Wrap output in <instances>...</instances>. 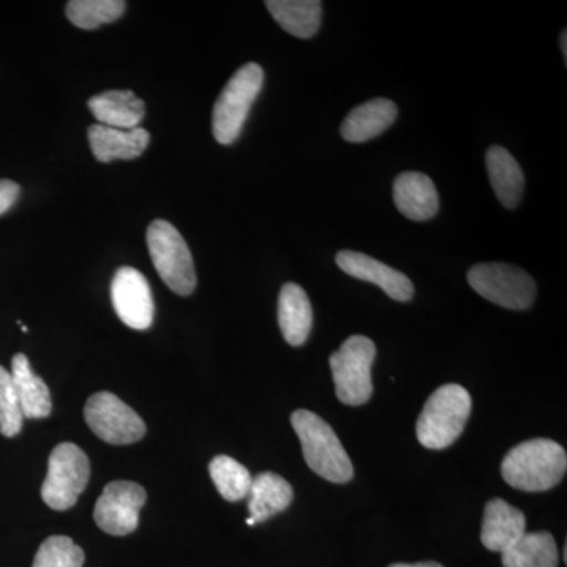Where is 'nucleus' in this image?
Segmentation results:
<instances>
[{"instance_id": "f257e3e1", "label": "nucleus", "mask_w": 567, "mask_h": 567, "mask_svg": "<svg viewBox=\"0 0 567 567\" xmlns=\"http://www.w3.org/2000/svg\"><path fill=\"white\" fill-rule=\"evenodd\" d=\"M565 447L554 440L535 439L514 446L503 458V480L524 492H546L566 475Z\"/></svg>"}, {"instance_id": "f03ea898", "label": "nucleus", "mask_w": 567, "mask_h": 567, "mask_svg": "<svg viewBox=\"0 0 567 567\" xmlns=\"http://www.w3.org/2000/svg\"><path fill=\"white\" fill-rule=\"evenodd\" d=\"M292 425L312 472L334 484L352 481V461L327 421L309 410H297L292 413Z\"/></svg>"}, {"instance_id": "7ed1b4c3", "label": "nucleus", "mask_w": 567, "mask_h": 567, "mask_svg": "<svg viewBox=\"0 0 567 567\" xmlns=\"http://www.w3.org/2000/svg\"><path fill=\"white\" fill-rule=\"evenodd\" d=\"M472 413V395L464 386L447 383L425 402L417 417V442L427 450H445L464 432Z\"/></svg>"}, {"instance_id": "20e7f679", "label": "nucleus", "mask_w": 567, "mask_h": 567, "mask_svg": "<svg viewBox=\"0 0 567 567\" xmlns=\"http://www.w3.org/2000/svg\"><path fill=\"white\" fill-rule=\"evenodd\" d=\"M264 70L259 63H246L230 78L213 107V136L223 145L234 144L244 130L254 102L262 91Z\"/></svg>"}, {"instance_id": "39448f33", "label": "nucleus", "mask_w": 567, "mask_h": 567, "mask_svg": "<svg viewBox=\"0 0 567 567\" xmlns=\"http://www.w3.org/2000/svg\"><path fill=\"white\" fill-rule=\"evenodd\" d=\"M147 246L153 267L164 284L182 297L192 295L197 284L192 251L173 224L164 219L153 221L147 229Z\"/></svg>"}, {"instance_id": "423d86ee", "label": "nucleus", "mask_w": 567, "mask_h": 567, "mask_svg": "<svg viewBox=\"0 0 567 567\" xmlns=\"http://www.w3.org/2000/svg\"><path fill=\"white\" fill-rule=\"evenodd\" d=\"M377 349L372 339L354 334L331 354L336 395L346 405H363L374 393L372 386V364Z\"/></svg>"}, {"instance_id": "0eeeda50", "label": "nucleus", "mask_w": 567, "mask_h": 567, "mask_svg": "<svg viewBox=\"0 0 567 567\" xmlns=\"http://www.w3.org/2000/svg\"><path fill=\"white\" fill-rule=\"evenodd\" d=\"M91 481V462L84 451L73 443H61L52 450L48 475L41 486V498L51 509L66 511Z\"/></svg>"}, {"instance_id": "6e6552de", "label": "nucleus", "mask_w": 567, "mask_h": 567, "mask_svg": "<svg viewBox=\"0 0 567 567\" xmlns=\"http://www.w3.org/2000/svg\"><path fill=\"white\" fill-rule=\"evenodd\" d=\"M468 284L481 297L502 308L525 311L535 303V279L513 265H475L468 271Z\"/></svg>"}, {"instance_id": "1a4fd4ad", "label": "nucleus", "mask_w": 567, "mask_h": 567, "mask_svg": "<svg viewBox=\"0 0 567 567\" xmlns=\"http://www.w3.org/2000/svg\"><path fill=\"white\" fill-rule=\"evenodd\" d=\"M84 416L93 434L111 445H132L145 435L142 417L122 399L107 391L89 399Z\"/></svg>"}, {"instance_id": "9d476101", "label": "nucleus", "mask_w": 567, "mask_h": 567, "mask_svg": "<svg viewBox=\"0 0 567 567\" xmlns=\"http://www.w3.org/2000/svg\"><path fill=\"white\" fill-rule=\"evenodd\" d=\"M147 502L144 487L132 481H114L104 487L95 505L96 525L111 536H126L140 525L142 507Z\"/></svg>"}, {"instance_id": "9b49d317", "label": "nucleus", "mask_w": 567, "mask_h": 567, "mask_svg": "<svg viewBox=\"0 0 567 567\" xmlns=\"http://www.w3.org/2000/svg\"><path fill=\"white\" fill-rule=\"evenodd\" d=\"M111 298L118 319L133 330H148L155 317L151 284L136 268L122 267L111 284Z\"/></svg>"}, {"instance_id": "f8f14e48", "label": "nucleus", "mask_w": 567, "mask_h": 567, "mask_svg": "<svg viewBox=\"0 0 567 567\" xmlns=\"http://www.w3.org/2000/svg\"><path fill=\"white\" fill-rule=\"evenodd\" d=\"M336 264L344 274L360 281L375 284L395 301H410L415 295L413 282L402 271L365 256L363 252L341 251L336 256Z\"/></svg>"}, {"instance_id": "ddd939ff", "label": "nucleus", "mask_w": 567, "mask_h": 567, "mask_svg": "<svg viewBox=\"0 0 567 567\" xmlns=\"http://www.w3.org/2000/svg\"><path fill=\"white\" fill-rule=\"evenodd\" d=\"M525 527L527 518L520 509L505 499H491L484 509L481 543L487 550L503 554L525 535Z\"/></svg>"}, {"instance_id": "4468645a", "label": "nucleus", "mask_w": 567, "mask_h": 567, "mask_svg": "<svg viewBox=\"0 0 567 567\" xmlns=\"http://www.w3.org/2000/svg\"><path fill=\"white\" fill-rule=\"evenodd\" d=\"M89 144L100 163H111L115 159L140 158L151 142L147 130H121L95 123L89 128Z\"/></svg>"}, {"instance_id": "2eb2a0df", "label": "nucleus", "mask_w": 567, "mask_h": 567, "mask_svg": "<svg viewBox=\"0 0 567 567\" xmlns=\"http://www.w3.org/2000/svg\"><path fill=\"white\" fill-rule=\"evenodd\" d=\"M395 207L412 221H429L439 213V193L434 182L421 173H404L394 181Z\"/></svg>"}, {"instance_id": "dca6fc26", "label": "nucleus", "mask_w": 567, "mask_h": 567, "mask_svg": "<svg viewBox=\"0 0 567 567\" xmlns=\"http://www.w3.org/2000/svg\"><path fill=\"white\" fill-rule=\"evenodd\" d=\"M312 320L311 301L303 287L284 284L278 301V322L284 339L292 347L303 346L311 334Z\"/></svg>"}, {"instance_id": "f3484780", "label": "nucleus", "mask_w": 567, "mask_h": 567, "mask_svg": "<svg viewBox=\"0 0 567 567\" xmlns=\"http://www.w3.org/2000/svg\"><path fill=\"white\" fill-rule=\"evenodd\" d=\"M398 118V106L386 99H375L354 107L341 126L342 137L350 144H363L390 128Z\"/></svg>"}, {"instance_id": "a211bd4d", "label": "nucleus", "mask_w": 567, "mask_h": 567, "mask_svg": "<svg viewBox=\"0 0 567 567\" xmlns=\"http://www.w3.org/2000/svg\"><path fill=\"white\" fill-rule=\"evenodd\" d=\"M11 380L22 409L29 420H41L51 415L50 388L32 371L31 361L24 353H17L11 360Z\"/></svg>"}, {"instance_id": "6ab92c4d", "label": "nucleus", "mask_w": 567, "mask_h": 567, "mask_svg": "<svg viewBox=\"0 0 567 567\" xmlns=\"http://www.w3.org/2000/svg\"><path fill=\"white\" fill-rule=\"evenodd\" d=\"M89 110L100 125L133 130L145 115V104L132 91H107L89 100Z\"/></svg>"}, {"instance_id": "aec40b11", "label": "nucleus", "mask_w": 567, "mask_h": 567, "mask_svg": "<svg viewBox=\"0 0 567 567\" xmlns=\"http://www.w3.org/2000/svg\"><path fill=\"white\" fill-rule=\"evenodd\" d=\"M487 173L496 199L503 207L514 210L522 200L525 175L516 158L506 148L494 145L486 155Z\"/></svg>"}, {"instance_id": "412c9836", "label": "nucleus", "mask_w": 567, "mask_h": 567, "mask_svg": "<svg viewBox=\"0 0 567 567\" xmlns=\"http://www.w3.org/2000/svg\"><path fill=\"white\" fill-rule=\"evenodd\" d=\"M293 499V488L276 473L265 472L252 477L248 494L249 517L254 524H262L268 518L282 513Z\"/></svg>"}, {"instance_id": "4be33fe9", "label": "nucleus", "mask_w": 567, "mask_h": 567, "mask_svg": "<svg viewBox=\"0 0 567 567\" xmlns=\"http://www.w3.org/2000/svg\"><path fill=\"white\" fill-rule=\"evenodd\" d=\"M265 6L284 31L297 39H312L322 24L319 0H268Z\"/></svg>"}, {"instance_id": "5701e85b", "label": "nucleus", "mask_w": 567, "mask_h": 567, "mask_svg": "<svg viewBox=\"0 0 567 567\" xmlns=\"http://www.w3.org/2000/svg\"><path fill=\"white\" fill-rule=\"evenodd\" d=\"M505 567H558V547L547 532L525 533L502 554Z\"/></svg>"}, {"instance_id": "b1692460", "label": "nucleus", "mask_w": 567, "mask_h": 567, "mask_svg": "<svg viewBox=\"0 0 567 567\" xmlns=\"http://www.w3.org/2000/svg\"><path fill=\"white\" fill-rule=\"evenodd\" d=\"M208 470L224 499L235 503L248 496L252 476L240 462L229 456H216L208 465Z\"/></svg>"}, {"instance_id": "393cba45", "label": "nucleus", "mask_w": 567, "mask_h": 567, "mask_svg": "<svg viewBox=\"0 0 567 567\" xmlns=\"http://www.w3.org/2000/svg\"><path fill=\"white\" fill-rule=\"evenodd\" d=\"M123 0H70L66 3V17L71 24L84 31H93L100 25L111 24L125 13Z\"/></svg>"}, {"instance_id": "a878e982", "label": "nucleus", "mask_w": 567, "mask_h": 567, "mask_svg": "<svg viewBox=\"0 0 567 567\" xmlns=\"http://www.w3.org/2000/svg\"><path fill=\"white\" fill-rule=\"evenodd\" d=\"M84 551L69 536H51L41 544L32 567H82Z\"/></svg>"}, {"instance_id": "bb28decb", "label": "nucleus", "mask_w": 567, "mask_h": 567, "mask_svg": "<svg viewBox=\"0 0 567 567\" xmlns=\"http://www.w3.org/2000/svg\"><path fill=\"white\" fill-rule=\"evenodd\" d=\"M24 423V415L17 390H14L11 374L3 365H0V434L3 436H17Z\"/></svg>"}, {"instance_id": "cd10ccee", "label": "nucleus", "mask_w": 567, "mask_h": 567, "mask_svg": "<svg viewBox=\"0 0 567 567\" xmlns=\"http://www.w3.org/2000/svg\"><path fill=\"white\" fill-rule=\"evenodd\" d=\"M20 186L11 181H0V215L10 210L20 197Z\"/></svg>"}, {"instance_id": "c85d7f7f", "label": "nucleus", "mask_w": 567, "mask_h": 567, "mask_svg": "<svg viewBox=\"0 0 567 567\" xmlns=\"http://www.w3.org/2000/svg\"><path fill=\"white\" fill-rule=\"evenodd\" d=\"M388 567H445L440 565V563L435 561H425V563H413V565H406V563H395V565H391Z\"/></svg>"}, {"instance_id": "c756f323", "label": "nucleus", "mask_w": 567, "mask_h": 567, "mask_svg": "<svg viewBox=\"0 0 567 567\" xmlns=\"http://www.w3.org/2000/svg\"><path fill=\"white\" fill-rule=\"evenodd\" d=\"M567 39V32L566 31H563L561 33V50H563V54H565V62H567V47H566V41Z\"/></svg>"}]
</instances>
